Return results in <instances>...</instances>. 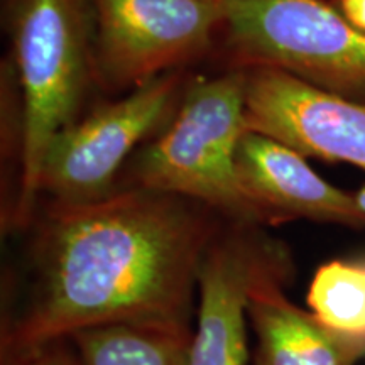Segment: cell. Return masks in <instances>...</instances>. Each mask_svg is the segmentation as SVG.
I'll list each match as a JSON object with an SVG mask.
<instances>
[{
    "mask_svg": "<svg viewBox=\"0 0 365 365\" xmlns=\"http://www.w3.org/2000/svg\"><path fill=\"white\" fill-rule=\"evenodd\" d=\"M205 205L145 188L49 208L36 242L29 303L4 335L9 359L86 328L188 325L218 230Z\"/></svg>",
    "mask_w": 365,
    "mask_h": 365,
    "instance_id": "obj_1",
    "label": "cell"
},
{
    "mask_svg": "<svg viewBox=\"0 0 365 365\" xmlns=\"http://www.w3.org/2000/svg\"><path fill=\"white\" fill-rule=\"evenodd\" d=\"M245 91L247 71L196 81L168 130L137 156V186L262 223L237 176V149L247 130Z\"/></svg>",
    "mask_w": 365,
    "mask_h": 365,
    "instance_id": "obj_2",
    "label": "cell"
},
{
    "mask_svg": "<svg viewBox=\"0 0 365 365\" xmlns=\"http://www.w3.org/2000/svg\"><path fill=\"white\" fill-rule=\"evenodd\" d=\"M85 0H16L14 48L24 100L21 182L14 222L29 223L53 139L71 124L88 71Z\"/></svg>",
    "mask_w": 365,
    "mask_h": 365,
    "instance_id": "obj_3",
    "label": "cell"
},
{
    "mask_svg": "<svg viewBox=\"0 0 365 365\" xmlns=\"http://www.w3.org/2000/svg\"><path fill=\"white\" fill-rule=\"evenodd\" d=\"M227 38L244 65L277 68L365 100V33L322 0H225Z\"/></svg>",
    "mask_w": 365,
    "mask_h": 365,
    "instance_id": "obj_4",
    "label": "cell"
},
{
    "mask_svg": "<svg viewBox=\"0 0 365 365\" xmlns=\"http://www.w3.org/2000/svg\"><path fill=\"white\" fill-rule=\"evenodd\" d=\"M175 71L145 81L117 102L71 122L54 137L41 170V193L58 203H86L113 193L122 164L175 102Z\"/></svg>",
    "mask_w": 365,
    "mask_h": 365,
    "instance_id": "obj_5",
    "label": "cell"
},
{
    "mask_svg": "<svg viewBox=\"0 0 365 365\" xmlns=\"http://www.w3.org/2000/svg\"><path fill=\"white\" fill-rule=\"evenodd\" d=\"M95 61L117 88L145 81L202 53L220 26L225 0H93Z\"/></svg>",
    "mask_w": 365,
    "mask_h": 365,
    "instance_id": "obj_6",
    "label": "cell"
},
{
    "mask_svg": "<svg viewBox=\"0 0 365 365\" xmlns=\"http://www.w3.org/2000/svg\"><path fill=\"white\" fill-rule=\"evenodd\" d=\"M247 130L281 140L304 158L345 163L365 171V100L259 66L247 71Z\"/></svg>",
    "mask_w": 365,
    "mask_h": 365,
    "instance_id": "obj_7",
    "label": "cell"
},
{
    "mask_svg": "<svg viewBox=\"0 0 365 365\" xmlns=\"http://www.w3.org/2000/svg\"><path fill=\"white\" fill-rule=\"evenodd\" d=\"M252 223L215 235L200 267L198 325L190 365H247V296L255 277L289 257L279 242L250 230Z\"/></svg>",
    "mask_w": 365,
    "mask_h": 365,
    "instance_id": "obj_8",
    "label": "cell"
},
{
    "mask_svg": "<svg viewBox=\"0 0 365 365\" xmlns=\"http://www.w3.org/2000/svg\"><path fill=\"white\" fill-rule=\"evenodd\" d=\"M237 176L262 223L303 218L365 227L355 195L330 185L303 154L269 135L245 130L237 149Z\"/></svg>",
    "mask_w": 365,
    "mask_h": 365,
    "instance_id": "obj_9",
    "label": "cell"
},
{
    "mask_svg": "<svg viewBox=\"0 0 365 365\" xmlns=\"http://www.w3.org/2000/svg\"><path fill=\"white\" fill-rule=\"evenodd\" d=\"M291 257L255 277L247 296L249 325L257 336L255 365H355L365 357V340L327 327L313 312L287 299L282 284Z\"/></svg>",
    "mask_w": 365,
    "mask_h": 365,
    "instance_id": "obj_10",
    "label": "cell"
},
{
    "mask_svg": "<svg viewBox=\"0 0 365 365\" xmlns=\"http://www.w3.org/2000/svg\"><path fill=\"white\" fill-rule=\"evenodd\" d=\"M70 339L81 365H190L188 325L127 322L86 328Z\"/></svg>",
    "mask_w": 365,
    "mask_h": 365,
    "instance_id": "obj_11",
    "label": "cell"
},
{
    "mask_svg": "<svg viewBox=\"0 0 365 365\" xmlns=\"http://www.w3.org/2000/svg\"><path fill=\"white\" fill-rule=\"evenodd\" d=\"M308 307L327 327L365 340V259L318 267L309 284Z\"/></svg>",
    "mask_w": 365,
    "mask_h": 365,
    "instance_id": "obj_12",
    "label": "cell"
},
{
    "mask_svg": "<svg viewBox=\"0 0 365 365\" xmlns=\"http://www.w3.org/2000/svg\"><path fill=\"white\" fill-rule=\"evenodd\" d=\"M12 365H78L73 359L71 354H68L65 349H61L59 341L54 344L39 346V349L31 350V352L21 354L17 357L11 359Z\"/></svg>",
    "mask_w": 365,
    "mask_h": 365,
    "instance_id": "obj_13",
    "label": "cell"
},
{
    "mask_svg": "<svg viewBox=\"0 0 365 365\" xmlns=\"http://www.w3.org/2000/svg\"><path fill=\"white\" fill-rule=\"evenodd\" d=\"M339 4L345 19L365 33V0H340Z\"/></svg>",
    "mask_w": 365,
    "mask_h": 365,
    "instance_id": "obj_14",
    "label": "cell"
},
{
    "mask_svg": "<svg viewBox=\"0 0 365 365\" xmlns=\"http://www.w3.org/2000/svg\"><path fill=\"white\" fill-rule=\"evenodd\" d=\"M355 200H357V203H359V207L364 210V213H365V185L364 186H360V188L355 191Z\"/></svg>",
    "mask_w": 365,
    "mask_h": 365,
    "instance_id": "obj_15",
    "label": "cell"
}]
</instances>
